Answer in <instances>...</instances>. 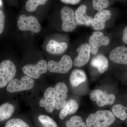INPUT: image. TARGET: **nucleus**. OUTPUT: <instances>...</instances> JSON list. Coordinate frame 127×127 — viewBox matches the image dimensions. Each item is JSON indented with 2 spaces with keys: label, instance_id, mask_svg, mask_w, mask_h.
<instances>
[{
  "label": "nucleus",
  "instance_id": "cd10ccee",
  "mask_svg": "<svg viewBox=\"0 0 127 127\" xmlns=\"http://www.w3.org/2000/svg\"><path fill=\"white\" fill-rule=\"evenodd\" d=\"M61 2L66 4L71 5H76L81 1L79 0H61Z\"/></svg>",
  "mask_w": 127,
  "mask_h": 127
},
{
  "label": "nucleus",
  "instance_id": "423d86ee",
  "mask_svg": "<svg viewBox=\"0 0 127 127\" xmlns=\"http://www.w3.org/2000/svg\"><path fill=\"white\" fill-rule=\"evenodd\" d=\"M17 26L18 29L22 31H29L37 33L41 30L40 24L37 19L32 16L22 15L20 16L17 21Z\"/></svg>",
  "mask_w": 127,
  "mask_h": 127
},
{
  "label": "nucleus",
  "instance_id": "aec40b11",
  "mask_svg": "<svg viewBox=\"0 0 127 127\" xmlns=\"http://www.w3.org/2000/svg\"><path fill=\"white\" fill-rule=\"evenodd\" d=\"M14 107L13 105L9 103H3L0 106V121L2 122L10 118L14 113Z\"/></svg>",
  "mask_w": 127,
  "mask_h": 127
},
{
  "label": "nucleus",
  "instance_id": "f257e3e1",
  "mask_svg": "<svg viewBox=\"0 0 127 127\" xmlns=\"http://www.w3.org/2000/svg\"><path fill=\"white\" fill-rule=\"evenodd\" d=\"M115 116L109 110H100L91 114L86 120L87 127H108L115 122Z\"/></svg>",
  "mask_w": 127,
  "mask_h": 127
},
{
  "label": "nucleus",
  "instance_id": "9b49d317",
  "mask_svg": "<svg viewBox=\"0 0 127 127\" xmlns=\"http://www.w3.org/2000/svg\"><path fill=\"white\" fill-rule=\"evenodd\" d=\"M56 108L62 109L66 104L67 98L68 88L66 84L62 82L58 83L55 87Z\"/></svg>",
  "mask_w": 127,
  "mask_h": 127
},
{
  "label": "nucleus",
  "instance_id": "b1692460",
  "mask_svg": "<svg viewBox=\"0 0 127 127\" xmlns=\"http://www.w3.org/2000/svg\"><path fill=\"white\" fill-rule=\"evenodd\" d=\"M38 119L44 127H58L56 123L49 116L41 115Z\"/></svg>",
  "mask_w": 127,
  "mask_h": 127
},
{
  "label": "nucleus",
  "instance_id": "7c9ffc66",
  "mask_svg": "<svg viewBox=\"0 0 127 127\" xmlns=\"http://www.w3.org/2000/svg\"><path fill=\"white\" fill-rule=\"evenodd\" d=\"M126 110H127V107H126Z\"/></svg>",
  "mask_w": 127,
  "mask_h": 127
},
{
  "label": "nucleus",
  "instance_id": "4468645a",
  "mask_svg": "<svg viewBox=\"0 0 127 127\" xmlns=\"http://www.w3.org/2000/svg\"><path fill=\"white\" fill-rule=\"evenodd\" d=\"M109 58L114 63L127 65V47L122 46L115 48L109 53Z\"/></svg>",
  "mask_w": 127,
  "mask_h": 127
},
{
  "label": "nucleus",
  "instance_id": "dca6fc26",
  "mask_svg": "<svg viewBox=\"0 0 127 127\" xmlns=\"http://www.w3.org/2000/svg\"><path fill=\"white\" fill-rule=\"evenodd\" d=\"M68 48V45L65 42H59L53 40L48 41L47 45V51L48 53L57 55L63 53Z\"/></svg>",
  "mask_w": 127,
  "mask_h": 127
},
{
  "label": "nucleus",
  "instance_id": "f3484780",
  "mask_svg": "<svg viewBox=\"0 0 127 127\" xmlns=\"http://www.w3.org/2000/svg\"><path fill=\"white\" fill-rule=\"evenodd\" d=\"M78 108V105L76 100L73 99L68 100L60 111L59 118L63 120L68 115L75 113Z\"/></svg>",
  "mask_w": 127,
  "mask_h": 127
},
{
  "label": "nucleus",
  "instance_id": "c756f323",
  "mask_svg": "<svg viewBox=\"0 0 127 127\" xmlns=\"http://www.w3.org/2000/svg\"><path fill=\"white\" fill-rule=\"evenodd\" d=\"M0 6H1V5H2V1L0 0Z\"/></svg>",
  "mask_w": 127,
  "mask_h": 127
},
{
  "label": "nucleus",
  "instance_id": "5701e85b",
  "mask_svg": "<svg viewBox=\"0 0 127 127\" xmlns=\"http://www.w3.org/2000/svg\"><path fill=\"white\" fill-rule=\"evenodd\" d=\"M47 1L46 0H28L26 2L25 7L28 11L32 12L35 11L39 6L45 5Z\"/></svg>",
  "mask_w": 127,
  "mask_h": 127
},
{
  "label": "nucleus",
  "instance_id": "0eeeda50",
  "mask_svg": "<svg viewBox=\"0 0 127 127\" xmlns=\"http://www.w3.org/2000/svg\"><path fill=\"white\" fill-rule=\"evenodd\" d=\"M48 70L47 63L44 60H40L34 65H25L22 68L23 73L33 79L39 78L42 74L46 73Z\"/></svg>",
  "mask_w": 127,
  "mask_h": 127
},
{
  "label": "nucleus",
  "instance_id": "1a4fd4ad",
  "mask_svg": "<svg viewBox=\"0 0 127 127\" xmlns=\"http://www.w3.org/2000/svg\"><path fill=\"white\" fill-rule=\"evenodd\" d=\"M90 97L92 101H96L97 104L99 107L104 106L108 104L112 105L116 100V97L113 94H107L99 89L92 91Z\"/></svg>",
  "mask_w": 127,
  "mask_h": 127
},
{
  "label": "nucleus",
  "instance_id": "7ed1b4c3",
  "mask_svg": "<svg viewBox=\"0 0 127 127\" xmlns=\"http://www.w3.org/2000/svg\"><path fill=\"white\" fill-rule=\"evenodd\" d=\"M61 12L63 30L66 32L73 31L78 25L75 18V12L71 7L67 6L62 8Z\"/></svg>",
  "mask_w": 127,
  "mask_h": 127
},
{
  "label": "nucleus",
  "instance_id": "2eb2a0df",
  "mask_svg": "<svg viewBox=\"0 0 127 127\" xmlns=\"http://www.w3.org/2000/svg\"><path fill=\"white\" fill-rule=\"evenodd\" d=\"M87 7L85 4L79 6L75 11V18L78 25L89 26L91 25L93 18L87 15Z\"/></svg>",
  "mask_w": 127,
  "mask_h": 127
},
{
  "label": "nucleus",
  "instance_id": "6e6552de",
  "mask_svg": "<svg viewBox=\"0 0 127 127\" xmlns=\"http://www.w3.org/2000/svg\"><path fill=\"white\" fill-rule=\"evenodd\" d=\"M109 42V37L104 36L102 32H94L89 39V45L91 53L94 55H96L100 47L108 46Z\"/></svg>",
  "mask_w": 127,
  "mask_h": 127
},
{
  "label": "nucleus",
  "instance_id": "20e7f679",
  "mask_svg": "<svg viewBox=\"0 0 127 127\" xmlns=\"http://www.w3.org/2000/svg\"><path fill=\"white\" fill-rule=\"evenodd\" d=\"M34 79L27 76H24L19 80L14 78L7 85L6 90L10 93L28 91L33 88Z\"/></svg>",
  "mask_w": 127,
  "mask_h": 127
},
{
  "label": "nucleus",
  "instance_id": "393cba45",
  "mask_svg": "<svg viewBox=\"0 0 127 127\" xmlns=\"http://www.w3.org/2000/svg\"><path fill=\"white\" fill-rule=\"evenodd\" d=\"M5 127H30L25 121L18 118H13L8 120Z\"/></svg>",
  "mask_w": 127,
  "mask_h": 127
},
{
  "label": "nucleus",
  "instance_id": "4be33fe9",
  "mask_svg": "<svg viewBox=\"0 0 127 127\" xmlns=\"http://www.w3.org/2000/svg\"><path fill=\"white\" fill-rule=\"evenodd\" d=\"M65 124L66 127H87L82 118L78 116H73L66 121Z\"/></svg>",
  "mask_w": 127,
  "mask_h": 127
},
{
  "label": "nucleus",
  "instance_id": "412c9836",
  "mask_svg": "<svg viewBox=\"0 0 127 127\" xmlns=\"http://www.w3.org/2000/svg\"><path fill=\"white\" fill-rule=\"evenodd\" d=\"M112 113L114 116L121 120H124L127 118V112L125 107L122 104H116L112 108Z\"/></svg>",
  "mask_w": 127,
  "mask_h": 127
},
{
  "label": "nucleus",
  "instance_id": "9d476101",
  "mask_svg": "<svg viewBox=\"0 0 127 127\" xmlns=\"http://www.w3.org/2000/svg\"><path fill=\"white\" fill-rule=\"evenodd\" d=\"M39 105L44 108L49 113H52L56 108L55 89L51 87L48 88L44 93L43 97L40 100Z\"/></svg>",
  "mask_w": 127,
  "mask_h": 127
},
{
  "label": "nucleus",
  "instance_id": "ddd939ff",
  "mask_svg": "<svg viewBox=\"0 0 127 127\" xmlns=\"http://www.w3.org/2000/svg\"><path fill=\"white\" fill-rule=\"evenodd\" d=\"M111 12L108 10H102L98 11L93 18L91 26L96 31L102 30L104 29L106 26V22L111 18Z\"/></svg>",
  "mask_w": 127,
  "mask_h": 127
},
{
  "label": "nucleus",
  "instance_id": "a878e982",
  "mask_svg": "<svg viewBox=\"0 0 127 127\" xmlns=\"http://www.w3.org/2000/svg\"><path fill=\"white\" fill-rule=\"evenodd\" d=\"M93 8L98 11L104 10L109 5V1L107 0H93L92 1Z\"/></svg>",
  "mask_w": 127,
  "mask_h": 127
},
{
  "label": "nucleus",
  "instance_id": "c85d7f7f",
  "mask_svg": "<svg viewBox=\"0 0 127 127\" xmlns=\"http://www.w3.org/2000/svg\"><path fill=\"white\" fill-rule=\"evenodd\" d=\"M122 40L124 43L127 44V26L125 28L123 32Z\"/></svg>",
  "mask_w": 127,
  "mask_h": 127
},
{
  "label": "nucleus",
  "instance_id": "a211bd4d",
  "mask_svg": "<svg viewBox=\"0 0 127 127\" xmlns=\"http://www.w3.org/2000/svg\"><path fill=\"white\" fill-rule=\"evenodd\" d=\"M92 66L97 68L98 72L103 73L107 70L108 66V61L105 56L99 55L96 56L91 62Z\"/></svg>",
  "mask_w": 127,
  "mask_h": 127
},
{
  "label": "nucleus",
  "instance_id": "39448f33",
  "mask_svg": "<svg viewBox=\"0 0 127 127\" xmlns=\"http://www.w3.org/2000/svg\"><path fill=\"white\" fill-rule=\"evenodd\" d=\"M73 62L71 57L65 55L59 62L50 61L47 63L48 68L50 72L53 73H66L72 67Z\"/></svg>",
  "mask_w": 127,
  "mask_h": 127
},
{
  "label": "nucleus",
  "instance_id": "6ab92c4d",
  "mask_svg": "<svg viewBox=\"0 0 127 127\" xmlns=\"http://www.w3.org/2000/svg\"><path fill=\"white\" fill-rule=\"evenodd\" d=\"M86 73L81 69H76L73 70L69 77L70 83L73 87L78 86L80 84L86 81Z\"/></svg>",
  "mask_w": 127,
  "mask_h": 127
},
{
  "label": "nucleus",
  "instance_id": "bb28decb",
  "mask_svg": "<svg viewBox=\"0 0 127 127\" xmlns=\"http://www.w3.org/2000/svg\"><path fill=\"white\" fill-rule=\"evenodd\" d=\"M5 16L4 13L1 10H0V34L4 31L5 26Z\"/></svg>",
  "mask_w": 127,
  "mask_h": 127
},
{
  "label": "nucleus",
  "instance_id": "f03ea898",
  "mask_svg": "<svg viewBox=\"0 0 127 127\" xmlns=\"http://www.w3.org/2000/svg\"><path fill=\"white\" fill-rule=\"evenodd\" d=\"M16 72L14 63L9 60L3 61L0 64V88L6 86L13 79Z\"/></svg>",
  "mask_w": 127,
  "mask_h": 127
},
{
  "label": "nucleus",
  "instance_id": "f8f14e48",
  "mask_svg": "<svg viewBox=\"0 0 127 127\" xmlns=\"http://www.w3.org/2000/svg\"><path fill=\"white\" fill-rule=\"evenodd\" d=\"M77 51L78 55L73 61V65L77 67L83 66L88 63L90 59L91 51L89 45L87 43L82 44L78 48Z\"/></svg>",
  "mask_w": 127,
  "mask_h": 127
}]
</instances>
